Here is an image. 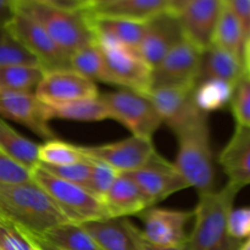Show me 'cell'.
Wrapping results in <instances>:
<instances>
[{
    "instance_id": "cell-16",
    "label": "cell",
    "mask_w": 250,
    "mask_h": 250,
    "mask_svg": "<svg viewBox=\"0 0 250 250\" xmlns=\"http://www.w3.org/2000/svg\"><path fill=\"white\" fill-rule=\"evenodd\" d=\"M141 214L144 224L142 236L149 243L161 247H176L188 241L186 226L193 216V212L151 208Z\"/></svg>"
},
{
    "instance_id": "cell-3",
    "label": "cell",
    "mask_w": 250,
    "mask_h": 250,
    "mask_svg": "<svg viewBox=\"0 0 250 250\" xmlns=\"http://www.w3.org/2000/svg\"><path fill=\"white\" fill-rule=\"evenodd\" d=\"M178 151L173 165L187 185L199 193L214 190L215 165L208 115L176 133Z\"/></svg>"
},
{
    "instance_id": "cell-27",
    "label": "cell",
    "mask_w": 250,
    "mask_h": 250,
    "mask_svg": "<svg viewBox=\"0 0 250 250\" xmlns=\"http://www.w3.org/2000/svg\"><path fill=\"white\" fill-rule=\"evenodd\" d=\"M38 237L61 250H102L88 232L75 222H63Z\"/></svg>"
},
{
    "instance_id": "cell-6",
    "label": "cell",
    "mask_w": 250,
    "mask_h": 250,
    "mask_svg": "<svg viewBox=\"0 0 250 250\" xmlns=\"http://www.w3.org/2000/svg\"><path fill=\"white\" fill-rule=\"evenodd\" d=\"M109 110L110 119L124 125L132 136L151 138L163 124L150 98L129 89L99 95Z\"/></svg>"
},
{
    "instance_id": "cell-19",
    "label": "cell",
    "mask_w": 250,
    "mask_h": 250,
    "mask_svg": "<svg viewBox=\"0 0 250 250\" xmlns=\"http://www.w3.org/2000/svg\"><path fill=\"white\" fill-rule=\"evenodd\" d=\"M229 185L242 189L250 185V127L237 126L219 156Z\"/></svg>"
},
{
    "instance_id": "cell-31",
    "label": "cell",
    "mask_w": 250,
    "mask_h": 250,
    "mask_svg": "<svg viewBox=\"0 0 250 250\" xmlns=\"http://www.w3.org/2000/svg\"><path fill=\"white\" fill-rule=\"evenodd\" d=\"M81 146L54 138L39 146L38 161L45 165H70L84 160Z\"/></svg>"
},
{
    "instance_id": "cell-34",
    "label": "cell",
    "mask_w": 250,
    "mask_h": 250,
    "mask_svg": "<svg viewBox=\"0 0 250 250\" xmlns=\"http://www.w3.org/2000/svg\"><path fill=\"white\" fill-rule=\"evenodd\" d=\"M38 165L55 177L75 183V185L82 186L87 189L90 178V170H92L90 159L87 156H85L84 160L76 164H70V165H45V164L39 163Z\"/></svg>"
},
{
    "instance_id": "cell-17",
    "label": "cell",
    "mask_w": 250,
    "mask_h": 250,
    "mask_svg": "<svg viewBox=\"0 0 250 250\" xmlns=\"http://www.w3.org/2000/svg\"><path fill=\"white\" fill-rule=\"evenodd\" d=\"M183 39L178 17L166 11L146 22V33L137 50L153 70Z\"/></svg>"
},
{
    "instance_id": "cell-49",
    "label": "cell",
    "mask_w": 250,
    "mask_h": 250,
    "mask_svg": "<svg viewBox=\"0 0 250 250\" xmlns=\"http://www.w3.org/2000/svg\"><path fill=\"white\" fill-rule=\"evenodd\" d=\"M0 250H1V249H0Z\"/></svg>"
},
{
    "instance_id": "cell-1",
    "label": "cell",
    "mask_w": 250,
    "mask_h": 250,
    "mask_svg": "<svg viewBox=\"0 0 250 250\" xmlns=\"http://www.w3.org/2000/svg\"><path fill=\"white\" fill-rule=\"evenodd\" d=\"M239 188L227 183L220 190L199 193L193 211L194 226L188 237L189 250H238L239 241L229 232V217Z\"/></svg>"
},
{
    "instance_id": "cell-9",
    "label": "cell",
    "mask_w": 250,
    "mask_h": 250,
    "mask_svg": "<svg viewBox=\"0 0 250 250\" xmlns=\"http://www.w3.org/2000/svg\"><path fill=\"white\" fill-rule=\"evenodd\" d=\"M202 51L186 39L173 46L170 53L151 70V88H195Z\"/></svg>"
},
{
    "instance_id": "cell-43",
    "label": "cell",
    "mask_w": 250,
    "mask_h": 250,
    "mask_svg": "<svg viewBox=\"0 0 250 250\" xmlns=\"http://www.w3.org/2000/svg\"><path fill=\"white\" fill-rule=\"evenodd\" d=\"M24 233H26V236L28 237V239L31 241V243L33 244V247L36 248V250H61V249L56 248V247H54L53 244H50V243H48L46 241H44V239H42L41 237L34 236V234L29 233V232H27V231H24Z\"/></svg>"
},
{
    "instance_id": "cell-18",
    "label": "cell",
    "mask_w": 250,
    "mask_h": 250,
    "mask_svg": "<svg viewBox=\"0 0 250 250\" xmlns=\"http://www.w3.org/2000/svg\"><path fill=\"white\" fill-rule=\"evenodd\" d=\"M102 250H141V231L125 217L80 224Z\"/></svg>"
},
{
    "instance_id": "cell-4",
    "label": "cell",
    "mask_w": 250,
    "mask_h": 250,
    "mask_svg": "<svg viewBox=\"0 0 250 250\" xmlns=\"http://www.w3.org/2000/svg\"><path fill=\"white\" fill-rule=\"evenodd\" d=\"M16 11L37 22L68 56L94 43L85 9L67 10L38 2L19 1Z\"/></svg>"
},
{
    "instance_id": "cell-11",
    "label": "cell",
    "mask_w": 250,
    "mask_h": 250,
    "mask_svg": "<svg viewBox=\"0 0 250 250\" xmlns=\"http://www.w3.org/2000/svg\"><path fill=\"white\" fill-rule=\"evenodd\" d=\"M34 94L46 105L99 97L95 82L72 68L45 71Z\"/></svg>"
},
{
    "instance_id": "cell-14",
    "label": "cell",
    "mask_w": 250,
    "mask_h": 250,
    "mask_svg": "<svg viewBox=\"0 0 250 250\" xmlns=\"http://www.w3.org/2000/svg\"><path fill=\"white\" fill-rule=\"evenodd\" d=\"M0 116L23 125L45 141L55 138L46 105L34 93L0 92Z\"/></svg>"
},
{
    "instance_id": "cell-30",
    "label": "cell",
    "mask_w": 250,
    "mask_h": 250,
    "mask_svg": "<svg viewBox=\"0 0 250 250\" xmlns=\"http://www.w3.org/2000/svg\"><path fill=\"white\" fill-rule=\"evenodd\" d=\"M233 87L234 84L222 80L203 81L195 85V104L205 114L229 106Z\"/></svg>"
},
{
    "instance_id": "cell-26",
    "label": "cell",
    "mask_w": 250,
    "mask_h": 250,
    "mask_svg": "<svg viewBox=\"0 0 250 250\" xmlns=\"http://www.w3.org/2000/svg\"><path fill=\"white\" fill-rule=\"evenodd\" d=\"M46 105V104H45ZM49 119L71 120V121L95 122L110 119L109 110L102 98L83 99L63 104L46 105Z\"/></svg>"
},
{
    "instance_id": "cell-45",
    "label": "cell",
    "mask_w": 250,
    "mask_h": 250,
    "mask_svg": "<svg viewBox=\"0 0 250 250\" xmlns=\"http://www.w3.org/2000/svg\"><path fill=\"white\" fill-rule=\"evenodd\" d=\"M244 66H246L247 73L250 76V34L247 38L246 49H244Z\"/></svg>"
},
{
    "instance_id": "cell-39",
    "label": "cell",
    "mask_w": 250,
    "mask_h": 250,
    "mask_svg": "<svg viewBox=\"0 0 250 250\" xmlns=\"http://www.w3.org/2000/svg\"><path fill=\"white\" fill-rule=\"evenodd\" d=\"M225 6L243 24L247 37L250 34V0H222Z\"/></svg>"
},
{
    "instance_id": "cell-12",
    "label": "cell",
    "mask_w": 250,
    "mask_h": 250,
    "mask_svg": "<svg viewBox=\"0 0 250 250\" xmlns=\"http://www.w3.org/2000/svg\"><path fill=\"white\" fill-rule=\"evenodd\" d=\"M81 149L87 158L102 161L120 173L137 170L156 153L153 139L137 136L102 146H81Z\"/></svg>"
},
{
    "instance_id": "cell-33",
    "label": "cell",
    "mask_w": 250,
    "mask_h": 250,
    "mask_svg": "<svg viewBox=\"0 0 250 250\" xmlns=\"http://www.w3.org/2000/svg\"><path fill=\"white\" fill-rule=\"evenodd\" d=\"M229 107L237 126L250 127V76L247 71L234 83Z\"/></svg>"
},
{
    "instance_id": "cell-15",
    "label": "cell",
    "mask_w": 250,
    "mask_h": 250,
    "mask_svg": "<svg viewBox=\"0 0 250 250\" xmlns=\"http://www.w3.org/2000/svg\"><path fill=\"white\" fill-rule=\"evenodd\" d=\"M222 6V0H195L177 15L183 38L202 53L212 45Z\"/></svg>"
},
{
    "instance_id": "cell-44",
    "label": "cell",
    "mask_w": 250,
    "mask_h": 250,
    "mask_svg": "<svg viewBox=\"0 0 250 250\" xmlns=\"http://www.w3.org/2000/svg\"><path fill=\"white\" fill-rule=\"evenodd\" d=\"M195 0H167V11L177 16L186 6Z\"/></svg>"
},
{
    "instance_id": "cell-7",
    "label": "cell",
    "mask_w": 250,
    "mask_h": 250,
    "mask_svg": "<svg viewBox=\"0 0 250 250\" xmlns=\"http://www.w3.org/2000/svg\"><path fill=\"white\" fill-rule=\"evenodd\" d=\"M102 50L115 85L148 95L151 88V67L138 50L111 42H95Z\"/></svg>"
},
{
    "instance_id": "cell-20",
    "label": "cell",
    "mask_w": 250,
    "mask_h": 250,
    "mask_svg": "<svg viewBox=\"0 0 250 250\" xmlns=\"http://www.w3.org/2000/svg\"><path fill=\"white\" fill-rule=\"evenodd\" d=\"M87 12L94 42H111L137 49L146 33V22H137L117 17L100 16Z\"/></svg>"
},
{
    "instance_id": "cell-35",
    "label": "cell",
    "mask_w": 250,
    "mask_h": 250,
    "mask_svg": "<svg viewBox=\"0 0 250 250\" xmlns=\"http://www.w3.org/2000/svg\"><path fill=\"white\" fill-rule=\"evenodd\" d=\"M90 164H92V170H90V178L87 189L103 202L106 193L120 176V172L111 166L94 159H90Z\"/></svg>"
},
{
    "instance_id": "cell-25",
    "label": "cell",
    "mask_w": 250,
    "mask_h": 250,
    "mask_svg": "<svg viewBox=\"0 0 250 250\" xmlns=\"http://www.w3.org/2000/svg\"><path fill=\"white\" fill-rule=\"evenodd\" d=\"M247 33L243 24L237 16L232 14L226 6H222L216 28H215L212 45L229 51L244 62Z\"/></svg>"
},
{
    "instance_id": "cell-37",
    "label": "cell",
    "mask_w": 250,
    "mask_h": 250,
    "mask_svg": "<svg viewBox=\"0 0 250 250\" xmlns=\"http://www.w3.org/2000/svg\"><path fill=\"white\" fill-rule=\"evenodd\" d=\"M32 182V171L0 153V186Z\"/></svg>"
},
{
    "instance_id": "cell-8",
    "label": "cell",
    "mask_w": 250,
    "mask_h": 250,
    "mask_svg": "<svg viewBox=\"0 0 250 250\" xmlns=\"http://www.w3.org/2000/svg\"><path fill=\"white\" fill-rule=\"evenodd\" d=\"M6 28L38 60L39 65L45 71L71 68L70 56L28 16L16 11Z\"/></svg>"
},
{
    "instance_id": "cell-36",
    "label": "cell",
    "mask_w": 250,
    "mask_h": 250,
    "mask_svg": "<svg viewBox=\"0 0 250 250\" xmlns=\"http://www.w3.org/2000/svg\"><path fill=\"white\" fill-rule=\"evenodd\" d=\"M0 249L36 250L23 229L0 214Z\"/></svg>"
},
{
    "instance_id": "cell-2",
    "label": "cell",
    "mask_w": 250,
    "mask_h": 250,
    "mask_svg": "<svg viewBox=\"0 0 250 250\" xmlns=\"http://www.w3.org/2000/svg\"><path fill=\"white\" fill-rule=\"evenodd\" d=\"M0 214L36 236L63 222H70L33 181L0 186Z\"/></svg>"
},
{
    "instance_id": "cell-13",
    "label": "cell",
    "mask_w": 250,
    "mask_h": 250,
    "mask_svg": "<svg viewBox=\"0 0 250 250\" xmlns=\"http://www.w3.org/2000/svg\"><path fill=\"white\" fill-rule=\"evenodd\" d=\"M195 88H159L149 92L148 97L158 110L163 124H166L175 134L203 117V112L194 102Z\"/></svg>"
},
{
    "instance_id": "cell-47",
    "label": "cell",
    "mask_w": 250,
    "mask_h": 250,
    "mask_svg": "<svg viewBox=\"0 0 250 250\" xmlns=\"http://www.w3.org/2000/svg\"><path fill=\"white\" fill-rule=\"evenodd\" d=\"M238 250H250V238L247 239L244 243H242L241 246H239Z\"/></svg>"
},
{
    "instance_id": "cell-40",
    "label": "cell",
    "mask_w": 250,
    "mask_h": 250,
    "mask_svg": "<svg viewBox=\"0 0 250 250\" xmlns=\"http://www.w3.org/2000/svg\"><path fill=\"white\" fill-rule=\"evenodd\" d=\"M22 2H38V4L51 5L67 10H84L88 9V2L85 0H19Z\"/></svg>"
},
{
    "instance_id": "cell-38",
    "label": "cell",
    "mask_w": 250,
    "mask_h": 250,
    "mask_svg": "<svg viewBox=\"0 0 250 250\" xmlns=\"http://www.w3.org/2000/svg\"><path fill=\"white\" fill-rule=\"evenodd\" d=\"M229 232L236 241L250 238V207L232 210L229 217Z\"/></svg>"
},
{
    "instance_id": "cell-32",
    "label": "cell",
    "mask_w": 250,
    "mask_h": 250,
    "mask_svg": "<svg viewBox=\"0 0 250 250\" xmlns=\"http://www.w3.org/2000/svg\"><path fill=\"white\" fill-rule=\"evenodd\" d=\"M7 65H39V62L4 27L0 28V66Z\"/></svg>"
},
{
    "instance_id": "cell-5",
    "label": "cell",
    "mask_w": 250,
    "mask_h": 250,
    "mask_svg": "<svg viewBox=\"0 0 250 250\" xmlns=\"http://www.w3.org/2000/svg\"><path fill=\"white\" fill-rule=\"evenodd\" d=\"M32 181L39 186L55 203L67 221L84 224L110 219L100 199L82 186L55 177L37 164L32 170Z\"/></svg>"
},
{
    "instance_id": "cell-29",
    "label": "cell",
    "mask_w": 250,
    "mask_h": 250,
    "mask_svg": "<svg viewBox=\"0 0 250 250\" xmlns=\"http://www.w3.org/2000/svg\"><path fill=\"white\" fill-rule=\"evenodd\" d=\"M70 66L93 82L114 84L102 50L95 42L73 53L70 56Z\"/></svg>"
},
{
    "instance_id": "cell-10",
    "label": "cell",
    "mask_w": 250,
    "mask_h": 250,
    "mask_svg": "<svg viewBox=\"0 0 250 250\" xmlns=\"http://www.w3.org/2000/svg\"><path fill=\"white\" fill-rule=\"evenodd\" d=\"M125 175L138 186L149 208L189 187L173 163L161 158L158 153L143 166Z\"/></svg>"
},
{
    "instance_id": "cell-28",
    "label": "cell",
    "mask_w": 250,
    "mask_h": 250,
    "mask_svg": "<svg viewBox=\"0 0 250 250\" xmlns=\"http://www.w3.org/2000/svg\"><path fill=\"white\" fill-rule=\"evenodd\" d=\"M44 73L39 65L0 66V92L34 93Z\"/></svg>"
},
{
    "instance_id": "cell-21",
    "label": "cell",
    "mask_w": 250,
    "mask_h": 250,
    "mask_svg": "<svg viewBox=\"0 0 250 250\" xmlns=\"http://www.w3.org/2000/svg\"><path fill=\"white\" fill-rule=\"evenodd\" d=\"M103 204L109 217L114 219L138 215L149 208L138 186L125 173H120L103 199Z\"/></svg>"
},
{
    "instance_id": "cell-23",
    "label": "cell",
    "mask_w": 250,
    "mask_h": 250,
    "mask_svg": "<svg viewBox=\"0 0 250 250\" xmlns=\"http://www.w3.org/2000/svg\"><path fill=\"white\" fill-rule=\"evenodd\" d=\"M88 11L100 16L117 17L137 22H148L167 11V0H116Z\"/></svg>"
},
{
    "instance_id": "cell-22",
    "label": "cell",
    "mask_w": 250,
    "mask_h": 250,
    "mask_svg": "<svg viewBox=\"0 0 250 250\" xmlns=\"http://www.w3.org/2000/svg\"><path fill=\"white\" fill-rule=\"evenodd\" d=\"M244 72L246 66L241 59L211 45L202 53L197 84L205 80H222L234 84Z\"/></svg>"
},
{
    "instance_id": "cell-46",
    "label": "cell",
    "mask_w": 250,
    "mask_h": 250,
    "mask_svg": "<svg viewBox=\"0 0 250 250\" xmlns=\"http://www.w3.org/2000/svg\"><path fill=\"white\" fill-rule=\"evenodd\" d=\"M112 1H116V0H89V1H88V9H89V7L102 6V5L109 4V2Z\"/></svg>"
},
{
    "instance_id": "cell-42",
    "label": "cell",
    "mask_w": 250,
    "mask_h": 250,
    "mask_svg": "<svg viewBox=\"0 0 250 250\" xmlns=\"http://www.w3.org/2000/svg\"><path fill=\"white\" fill-rule=\"evenodd\" d=\"M139 249L141 250H189V248H188V241L186 242L185 244H181V246H176V247H161V246L151 244L143 238V236H142V231H141V236H139Z\"/></svg>"
},
{
    "instance_id": "cell-24",
    "label": "cell",
    "mask_w": 250,
    "mask_h": 250,
    "mask_svg": "<svg viewBox=\"0 0 250 250\" xmlns=\"http://www.w3.org/2000/svg\"><path fill=\"white\" fill-rule=\"evenodd\" d=\"M38 150V144L20 134L0 117V153L32 171L39 163Z\"/></svg>"
},
{
    "instance_id": "cell-41",
    "label": "cell",
    "mask_w": 250,
    "mask_h": 250,
    "mask_svg": "<svg viewBox=\"0 0 250 250\" xmlns=\"http://www.w3.org/2000/svg\"><path fill=\"white\" fill-rule=\"evenodd\" d=\"M19 0H0V28L9 24L16 14V6Z\"/></svg>"
},
{
    "instance_id": "cell-48",
    "label": "cell",
    "mask_w": 250,
    "mask_h": 250,
    "mask_svg": "<svg viewBox=\"0 0 250 250\" xmlns=\"http://www.w3.org/2000/svg\"><path fill=\"white\" fill-rule=\"evenodd\" d=\"M85 1H87V2H88V1H89V0H85Z\"/></svg>"
}]
</instances>
